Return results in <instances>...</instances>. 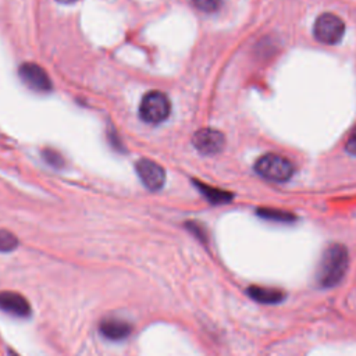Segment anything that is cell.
<instances>
[{"label": "cell", "instance_id": "1", "mask_svg": "<svg viewBox=\"0 0 356 356\" xmlns=\"http://www.w3.org/2000/svg\"><path fill=\"white\" fill-rule=\"evenodd\" d=\"M349 267V253L342 243H331L321 254L317 267V282L323 288H334L342 282Z\"/></svg>", "mask_w": 356, "mask_h": 356}, {"label": "cell", "instance_id": "2", "mask_svg": "<svg viewBox=\"0 0 356 356\" xmlns=\"http://www.w3.org/2000/svg\"><path fill=\"white\" fill-rule=\"evenodd\" d=\"M254 171L268 181L285 182L293 175L295 168L286 157L275 153H267L256 161Z\"/></svg>", "mask_w": 356, "mask_h": 356}, {"label": "cell", "instance_id": "3", "mask_svg": "<svg viewBox=\"0 0 356 356\" xmlns=\"http://www.w3.org/2000/svg\"><path fill=\"white\" fill-rule=\"evenodd\" d=\"M171 104L165 93L159 90L147 92L139 104V117L149 124H160L167 120Z\"/></svg>", "mask_w": 356, "mask_h": 356}, {"label": "cell", "instance_id": "4", "mask_svg": "<svg viewBox=\"0 0 356 356\" xmlns=\"http://www.w3.org/2000/svg\"><path fill=\"white\" fill-rule=\"evenodd\" d=\"M345 32V24L343 21L331 13H325L321 14L316 22H314V28H313V33L314 38L325 44H334L338 43L341 40V38L343 36Z\"/></svg>", "mask_w": 356, "mask_h": 356}, {"label": "cell", "instance_id": "5", "mask_svg": "<svg viewBox=\"0 0 356 356\" xmlns=\"http://www.w3.org/2000/svg\"><path fill=\"white\" fill-rule=\"evenodd\" d=\"M21 81L32 90L46 93L51 90V79L47 72L35 63H24L18 70Z\"/></svg>", "mask_w": 356, "mask_h": 356}, {"label": "cell", "instance_id": "6", "mask_svg": "<svg viewBox=\"0 0 356 356\" xmlns=\"http://www.w3.org/2000/svg\"><path fill=\"white\" fill-rule=\"evenodd\" d=\"M192 143L199 153L211 156V154H217L222 150V147L225 145V138L217 129L202 128L197 132H195V135L192 138Z\"/></svg>", "mask_w": 356, "mask_h": 356}, {"label": "cell", "instance_id": "7", "mask_svg": "<svg viewBox=\"0 0 356 356\" xmlns=\"http://www.w3.org/2000/svg\"><path fill=\"white\" fill-rule=\"evenodd\" d=\"M136 172L142 184L150 191H159L165 182L164 168L153 160L140 159L136 161Z\"/></svg>", "mask_w": 356, "mask_h": 356}, {"label": "cell", "instance_id": "8", "mask_svg": "<svg viewBox=\"0 0 356 356\" xmlns=\"http://www.w3.org/2000/svg\"><path fill=\"white\" fill-rule=\"evenodd\" d=\"M0 310L15 317H28L32 312L28 299L13 291L0 292Z\"/></svg>", "mask_w": 356, "mask_h": 356}, {"label": "cell", "instance_id": "9", "mask_svg": "<svg viewBox=\"0 0 356 356\" xmlns=\"http://www.w3.org/2000/svg\"><path fill=\"white\" fill-rule=\"evenodd\" d=\"M132 330L131 323L117 317H106L99 324V332L108 341H124L132 334Z\"/></svg>", "mask_w": 356, "mask_h": 356}, {"label": "cell", "instance_id": "10", "mask_svg": "<svg viewBox=\"0 0 356 356\" xmlns=\"http://www.w3.org/2000/svg\"><path fill=\"white\" fill-rule=\"evenodd\" d=\"M246 293L257 303L263 305H277L285 299V292L278 288L270 286H260V285H250L246 289Z\"/></svg>", "mask_w": 356, "mask_h": 356}, {"label": "cell", "instance_id": "11", "mask_svg": "<svg viewBox=\"0 0 356 356\" xmlns=\"http://www.w3.org/2000/svg\"><path fill=\"white\" fill-rule=\"evenodd\" d=\"M195 184H196L199 192L213 204H224V203L231 202V199H232V193H229V192L221 191L218 188L206 185V184L199 182V181H195Z\"/></svg>", "mask_w": 356, "mask_h": 356}, {"label": "cell", "instance_id": "12", "mask_svg": "<svg viewBox=\"0 0 356 356\" xmlns=\"http://www.w3.org/2000/svg\"><path fill=\"white\" fill-rule=\"evenodd\" d=\"M257 216L264 218V220H270V221H275V222H292L296 220V217L285 210H280V209H271V207H260L256 210Z\"/></svg>", "mask_w": 356, "mask_h": 356}, {"label": "cell", "instance_id": "13", "mask_svg": "<svg viewBox=\"0 0 356 356\" xmlns=\"http://www.w3.org/2000/svg\"><path fill=\"white\" fill-rule=\"evenodd\" d=\"M18 246V238L8 229H0V252H13Z\"/></svg>", "mask_w": 356, "mask_h": 356}, {"label": "cell", "instance_id": "14", "mask_svg": "<svg viewBox=\"0 0 356 356\" xmlns=\"http://www.w3.org/2000/svg\"><path fill=\"white\" fill-rule=\"evenodd\" d=\"M192 3L203 13H214L222 6L224 0H192Z\"/></svg>", "mask_w": 356, "mask_h": 356}, {"label": "cell", "instance_id": "15", "mask_svg": "<svg viewBox=\"0 0 356 356\" xmlns=\"http://www.w3.org/2000/svg\"><path fill=\"white\" fill-rule=\"evenodd\" d=\"M186 228L203 243H207V232H206V228L199 224L197 221H188L186 222Z\"/></svg>", "mask_w": 356, "mask_h": 356}, {"label": "cell", "instance_id": "16", "mask_svg": "<svg viewBox=\"0 0 356 356\" xmlns=\"http://www.w3.org/2000/svg\"><path fill=\"white\" fill-rule=\"evenodd\" d=\"M43 157H44V160H46L50 165H53V167H61V165H63V157H61V154L57 153V152L53 150V149H46V150L43 152Z\"/></svg>", "mask_w": 356, "mask_h": 356}, {"label": "cell", "instance_id": "17", "mask_svg": "<svg viewBox=\"0 0 356 356\" xmlns=\"http://www.w3.org/2000/svg\"><path fill=\"white\" fill-rule=\"evenodd\" d=\"M345 149L348 150V153L356 156V127L350 131L346 143H345Z\"/></svg>", "mask_w": 356, "mask_h": 356}, {"label": "cell", "instance_id": "18", "mask_svg": "<svg viewBox=\"0 0 356 356\" xmlns=\"http://www.w3.org/2000/svg\"><path fill=\"white\" fill-rule=\"evenodd\" d=\"M7 352H8V356H19V355H18V353H15L13 349H8Z\"/></svg>", "mask_w": 356, "mask_h": 356}, {"label": "cell", "instance_id": "19", "mask_svg": "<svg viewBox=\"0 0 356 356\" xmlns=\"http://www.w3.org/2000/svg\"><path fill=\"white\" fill-rule=\"evenodd\" d=\"M57 1L64 3V4H70V3H74V1H76V0H57Z\"/></svg>", "mask_w": 356, "mask_h": 356}]
</instances>
